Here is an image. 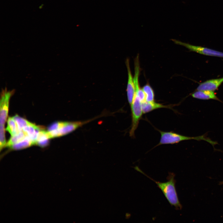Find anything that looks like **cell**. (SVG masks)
I'll list each match as a JSON object with an SVG mask.
<instances>
[{
    "label": "cell",
    "mask_w": 223,
    "mask_h": 223,
    "mask_svg": "<svg viewBox=\"0 0 223 223\" xmlns=\"http://www.w3.org/2000/svg\"><path fill=\"white\" fill-rule=\"evenodd\" d=\"M192 97L201 100L214 99L221 102L213 91L198 90L191 94Z\"/></svg>",
    "instance_id": "9c48e42d"
},
{
    "label": "cell",
    "mask_w": 223,
    "mask_h": 223,
    "mask_svg": "<svg viewBox=\"0 0 223 223\" xmlns=\"http://www.w3.org/2000/svg\"><path fill=\"white\" fill-rule=\"evenodd\" d=\"M127 68L128 79L127 87V94L128 102L130 105L132 103L134 98L135 93V85L131 71L129 60L127 59L126 61Z\"/></svg>",
    "instance_id": "52a82bcc"
},
{
    "label": "cell",
    "mask_w": 223,
    "mask_h": 223,
    "mask_svg": "<svg viewBox=\"0 0 223 223\" xmlns=\"http://www.w3.org/2000/svg\"><path fill=\"white\" fill-rule=\"evenodd\" d=\"M0 149L1 151L6 146L7 144L5 136L4 125L0 124Z\"/></svg>",
    "instance_id": "e0dca14e"
},
{
    "label": "cell",
    "mask_w": 223,
    "mask_h": 223,
    "mask_svg": "<svg viewBox=\"0 0 223 223\" xmlns=\"http://www.w3.org/2000/svg\"><path fill=\"white\" fill-rule=\"evenodd\" d=\"M172 40L176 44L184 46L191 51L209 56L223 58V52L201 46L193 45L175 39Z\"/></svg>",
    "instance_id": "5b68a950"
},
{
    "label": "cell",
    "mask_w": 223,
    "mask_h": 223,
    "mask_svg": "<svg viewBox=\"0 0 223 223\" xmlns=\"http://www.w3.org/2000/svg\"><path fill=\"white\" fill-rule=\"evenodd\" d=\"M143 113L145 114L155 109L160 108L172 109L171 105H165L162 104L153 102H148L146 101L142 103Z\"/></svg>",
    "instance_id": "30bf717a"
},
{
    "label": "cell",
    "mask_w": 223,
    "mask_h": 223,
    "mask_svg": "<svg viewBox=\"0 0 223 223\" xmlns=\"http://www.w3.org/2000/svg\"><path fill=\"white\" fill-rule=\"evenodd\" d=\"M158 131L160 133L161 138L160 142L156 146L163 144H174L183 141L190 140H204L210 143L213 147L217 144V142L213 141L207 137L205 134L197 137H191L182 135L172 131Z\"/></svg>",
    "instance_id": "7a4b0ae2"
},
{
    "label": "cell",
    "mask_w": 223,
    "mask_h": 223,
    "mask_svg": "<svg viewBox=\"0 0 223 223\" xmlns=\"http://www.w3.org/2000/svg\"><path fill=\"white\" fill-rule=\"evenodd\" d=\"M35 143L28 136H26L22 140L11 146L10 148L13 150H19L28 147Z\"/></svg>",
    "instance_id": "8fae6325"
},
{
    "label": "cell",
    "mask_w": 223,
    "mask_h": 223,
    "mask_svg": "<svg viewBox=\"0 0 223 223\" xmlns=\"http://www.w3.org/2000/svg\"><path fill=\"white\" fill-rule=\"evenodd\" d=\"M47 131L44 130L43 129L40 130L37 134L36 140V144L42 147H44L47 145L48 140L49 139Z\"/></svg>",
    "instance_id": "7c38bea8"
},
{
    "label": "cell",
    "mask_w": 223,
    "mask_h": 223,
    "mask_svg": "<svg viewBox=\"0 0 223 223\" xmlns=\"http://www.w3.org/2000/svg\"><path fill=\"white\" fill-rule=\"evenodd\" d=\"M134 168L156 183L171 206H174L177 209H181L182 206L179 200L175 187L176 181L174 179L175 175L174 173H169L167 178L168 181L162 182L153 180L144 173L138 166H135Z\"/></svg>",
    "instance_id": "6da1fadb"
},
{
    "label": "cell",
    "mask_w": 223,
    "mask_h": 223,
    "mask_svg": "<svg viewBox=\"0 0 223 223\" xmlns=\"http://www.w3.org/2000/svg\"><path fill=\"white\" fill-rule=\"evenodd\" d=\"M14 91H8L3 89L1 94L0 102V124L4 125L8 116L9 103L10 98Z\"/></svg>",
    "instance_id": "8992f818"
},
{
    "label": "cell",
    "mask_w": 223,
    "mask_h": 223,
    "mask_svg": "<svg viewBox=\"0 0 223 223\" xmlns=\"http://www.w3.org/2000/svg\"><path fill=\"white\" fill-rule=\"evenodd\" d=\"M97 118L83 121L57 122L56 129L47 131L49 138L50 139L69 134Z\"/></svg>",
    "instance_id": "3957f363"
},
{
    "label": "cell",
    "mask_w": 223,
    "mask_h": 223,
    "mask_svg": "<svg viewBox=\"0 0 223 223\" xmlns=\"http://www.w3.org/2000/svg\"><path fill=\"white\" fill-rule=\"evenodd\" d=\"M145 95V100L148 102L154 101L155 95L154 91L149 85L147 84L142 88Z\"/></svg>",
    "instance_id": "9a60e30c"
},
{
    "label": "cell",
    "mask_w": 223,
    "mask_h": 223,
    "mask_svg": "<svg viewBox=\"0 0 223 223\" xmlns=\"http://www.w3.org/2000/svg\"><path fill=\"white\" fill-rule=\"evenodd\" d=\"M13 117L16 123L19 131L22 130L24 127L33 123L17 115Z\"/></svg>",
    "instance_id": "2e32d148"
},
{
    "label": "cell",
    "mask_w": 223,
    "mask_h": 223,
    "mask_svg": "<svg viewBox=\"0 0 223 223\" xmlns=\"http://www.w3.org/2000/svg\"><path fill=\"white\" fill-rule=\"evenodd\" d=\"M26 136V133L23 130L19 131L14 135L11 136L7 143L6 146L10 147L12 145L22 140Z\"/></svg>",
    "instance_id": "4fadbf2b"
},
{
    "label": "cell",
    "mask_w": 223,
    "mask_h": 223,
    "mask_svg": "<svg viewBox=\"0 0 223 223\" xmlns=\"http://www.w3.org/2000/svg\"><path fill=\"white\" fill-rule=\"evenodd\" d=\"M223 82V77L208 80L199 84L196 90L214 91L217 89Z\"/></svg>",
    "instance_id": "ba28073f"
},
{
    "label": "cell",
    "mask_w": 223,
    "mask_h": 223,
    "mask_svg": "<svg viewBox=\"0 0 223 223\" xmlns=\"http://www.w3.org/2000/svg\"><path fill=\"white\" fill-rule=\"evenodd\" d=\"M6 130L9 133L11 136L14 135L19 131L13 117H9L8 118Z\"/></svg>",
    "instance_id": "5bb4252c"
},
{
    "label": "cell",
    "mask_w": 223,
    "mask_h": 223,
    "mask_svg": "<svg viewBox=\"0 0 223 223\" xmlns=\"http://www.w3.org/2000/svg\"><path fill=\"white\" fill-rule=\"evenodd\" d=\"M132 124L129 131V135L131 137H134V133L137 129L139 121L142 118L143 114L142 102L137 97L134 96L133 101L131 105Z\"/></svg>",
    "instance_id": "277c9868"
}]
</instances>
